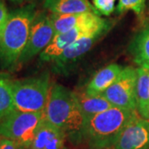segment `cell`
I'll use <instances>...</instances> for the list:
<instances>
[{
	"label": "cell",
	"mask_w": 149,
	"mask_h": 149,
	"mask_svg": "<svg viewBox=\"0 0 149 149\" xmlns=\"http://www.w3.org/2000/svg\"><path fill=\"white\" fill-rule=\"evenodd\" d=\"M146 0H118L117 12L123 13L128 10L133 11L137 15H142L145 8Z\"/></svg>",
	"instance_id": "obj_19"
},
{
	"label": "cell",
	"mask_w": 149,
	"mask_h": 149,
	"mask_svg": "<svg viewBox=\"0 0 149 149\" xmlns=\"http://www.w3.org/2000/svg\"><path fill=\"white\" fill-rule=\"evenodd\" d=\"M136 84L137 69L128 66L123 68L117 80L103 95L113 107L138 111Z\"/></svg>",
	"instance_id": "obj_7"
},
{
	"label": "cell",
	"mask_w": 149,
	"mask_h": 149,
	"mask_svg": "<svg viewBox=\"0 0 149 149\" xmlns=\"http://www.w3.org/2000/svg\"><path fill=\"white\" fill-rule=\"evenodd\" d=\"M63 149H67V148H63Z\"/></svg>",
	"instance_id": "obj_25"
},
{
	"label": "cell",
	"mask_w": 149,
	"mask_h": 149,
	"mask_svg": "<svg viewBox=\"0 0 149 149\" xmlns=\"http://www.w3.org/2000/svg\"><path fill=\"white\" fill-rule=\"evenodd\" d=\"M11 2H13V3H22L23 2L24 0H9Z\"/></svg>",
	"instance_id": "obj_24"
},
{
	"label": "cell",
	"mask_w": 149,
	"mask_h": 149,
	"mask_svg": "<svg viewBox=\"0 0 149 149\" xmlns=\"http://www.w3.org/2000/svg\"><path fill=\"white\" fill-rule=\"evenodd\" d=\"M100 15L94 13H84L75 14H56L52 13L50 17L53 22L56 34L65 32L78 27L81 24L93 21Z\"/></svg>",
	"instance_id": "obj_15"
},
{
	"label": "cell",
	"mask_w": 149,
	"mask_h": 149,
	"mask_svg": "<svg viewBox=\"0 0 149 149\" xmlns=\"http://www.w3.org/2000/svg\"><path fill=\"white\" fill-rule=\"evenodd\" d=\"M110 25L111 23L109 22L99 16L95 20L81 24L70 31L56 34L51 43L40 54V60L44 62H53L63 52L65 49L79 38Z\"/></svg>",
	"instance_id": "obj_6"
},
{
	"label": "cell",
	"mask_w": 149,
	"mask_h": 149,
	"mask_svg": "<svg viewBox=\"0 0 149 149\" xmlns=\"http://www.w3.org/2000/svg\"><path fill=\"white\" fill-rule=\"evenodd\" d=\"M111 25L79 38L72 43L53 61L54 68L59 73H66L67 70L75 64L84 55L87 53L93 45L109 32Z\"/></svg>",
	"instance_id": "obj_9"
},
{
	"label": "cell",
	"mask_w": 149,
	"mask_h": 149,
	"mask_svg": "<svg viewBox=\"0 0 149 149\" xmlns=\"http://www.w3.org/2000/svg\"><path fill=\"white\" fill-rule=\"evenodd\" d=\"M136 100L138 112L149 105V70L141 67L137 69Z\"/></svg>",
	"instance_id": "obj_18"
},
{
	"label": "cell",
	"mask_w": 149,
	"mask_h": 149,
	"mask_svg": "<svg viewBox=\"0 0 149 149\" xmlns=\"http://www.w3.org/2000/svg\"><path fill=\"white\" fill-rule=\"evenodd\" d=\"M45 118L73 140L82 139L85 118L74 92L63 85H52L45 109Z\"/></svg>",
	"instance_id": "obj_1"
},
{
	"label": "cell",
	"mask_w": 149,
	"mask_h": 149,
	"mask_svg": "<svg viewBox=\"0 0 149 149\" xmlns=\"http://www.w3.org/2000/svg\"><path fill=\"white\" fill-rule=\"evenodd\" d=\"M81 113L85 119L113 107L102 95H90L86 92H74Z\"/></svg>",
	"instance_id": "obj_14"
},
{
	"label": "cell",
	"mask_w": 149,
	"mask_h": 149,
	"mask_svg": "<svg viewBox=\"0 0 149 149\" xmlns=\"http://www.w3.org/2000/svg\"><path fill=\"white\" fill-rule=\"evenodd\" d=\"M8 16H9V13L8 12L5 3L2 0H0V37L5 28Z\"/></svg>",
	"instance_id": "obj_21"
},
{
	"label": "cell",
	"mask_w": 149,
	"mask_h": 149,
	"mask_svg": "<svg viewBox=\"0 0 149 149\" xmlns=\"http://www.w3.org/2000/svg\"><path fill=\"white\" fill-rule=\"evenodd\" d=\"M123 67L118 64H110L100 70L86 87L85 92L90 95H102L117 80Z\"/></svg>",
	"instance_id": "obj_12"
},
{
	"label": "cell",
	"mask_w": 149,
	"mask_h": 149,
	"mask_svg": "<svg viewBox=\"0 0 149 149\" xmlns=\"http://www.w3.org/2000/svg\"><path fill=\"white\" fill-rule=\"evenodd\" d=\"M116 0H93V4L99 13L104 16H109L115 8Z\"/></svg>",
	"instance_id": "obj_20"
},
{
	"label": "cell",
	"mask_w": 149,
	"mask_h": 149,
	"mask_svg": "<svg viewBox=\"0 0 149 149\" xmlns=\"http://www.w3.org/2000/svg\"><path fill=\"white\" fill-rule=\"evenodd\" d=\"M115 149H149V121L137 111L114 144Z\"/></svg>",
	"instance_id": "obj_10"
},
{
	"label": "cell",
	"mask_w": 149,
	"mask_h": 149,
	"mask_svg": "<svg viewBox=\"0 0 149 149\" xmlns=\"http://www.w3.org/2000/svg\"><path fill=\"white\" fill-rule=\"evenodd\" d=\"M36 14L35 5L32 3L9 13L0 37V64L3 68H9L18 63L27 45Z\"/></svg>",
	"instance_id": "obj_2"
},
{
	"label": "cell",
	"mask_w": 149,
	"mask_h": 149,
	"mask_svg": "<svg viewBox=\"0 0 149 149\" xmlns=\"http://www.w3.org/2000/svg\"><path fill=\"white\" fill-rule=\"evenodd\" d=\"M0 149H22L19 144L10 140L2 138L0 139Z\"/></svg>",
	"instance_id": "obj_22"
},
{
	"label": "cell",
	"mask_w": 149,
	"mask_h": 149,
	"mask_svg": "<svg viewBox=\"0 0 149 149\" xmlns=\"http://www.w3.org/2000/svg\"><path fill=\"white\" fill-rule=\"evenodd\" d=\"M44 118V113L15 109L0 121V137L16 142L22 149H28Z\"/></svg>",
	"instance_id": "obj_5"
},
{
	"label": "cell",
	"mask_w": 149,
	"mask_h": 149,
	"mask_svg": "<svg viewBox=\"0 0 149 149\" xmlns=\"http://www.w3.org/2000/svg\"><path fill=\"white\" fill-rule=\"evenodd\" d=\"M66 134L43 119L28 149H63Z\"/></svg>",
	"instance_id": "obj_11"
},
{
	"label": "cell",
	"mask_w": 149,
	"mask_h": 149,
	"mask_svg": "<svg viewBox=\"0 0 149 149\" xmlns=\"http://www.w3.org/2000/svg\"><path fill=\"white\" fill-rule=\"evenodd\" d=\"M139 113L143 118H145V119H147V120L149 121V105L146 107L142 111L139 112Z\"/></svg>",
	"instance_id": "obj_23"
},
{
	"label": "cell",
	"mask_w": 149,
	"mask_h": 149,
	"mask_svg": "<svg viewBox=\"0 0 149 149\" xmlns=\"http://www.w3.org/2000/svg\"><path fill=\"white\" fill-rule=\"evenodd\" d=\"M15 109L13 80L8 74L0 72V121Z\"/></svg>",
	"instance_id": "obj_17"
},
{
	"label": "cell",
	"mask_w": 149,
	"mask_h": 149,
	"mask_svg": "<svg viewBox=\"0 0 149 149\" xmlns=\"http://www.w3.org/2000/svg\"><path fill=\"white\" fill-rule=\"evenodd\" d=\"M56 35L53 22L46 13H37L32 22L27 45L19 57L18 63H25L41 54Z\"/></svg>",
	"instance_id": "obj_8"
},
{
	"label": "cell",
	"mask_w": 149,
	"mask_h": 149,
	"mask_svg": "<svg viewBox=\"0 0 149 149\" xmlns=\"http://www.w3.org/2000/svg\"><path fill=\"white\" fill-rule=\"evenodd\" d=\"M137 112L112 107L85 120L82 139L94 149L114 146L120 133Z\"/></svg>",
	"instance_id": "obj_3"
},
{
	"label": "cell",
	"mask_w": 149,
	"mask_h": 149,
	"mask_svg": "<svg viewBox=\"0 0 149 149\" xmlns=\"http://www.w3.org/2000/svg\"><path fill=\"white\" fill-rule=\"evenodd\" d=\"M44 7L56 14L94 13L100 15L89 0H45Z\"/></svg>",
	"instance_id": "obj_13"
},
{
	"label": "cell",
	"mask_w": 149,
	"mask_h": 149,
	"mask_svg": "<svg viewBox=\"0 0 149 149\" xmlns=\"http://www.w3.org/2000/svg\"><path fill=\"white\" fill-rule=\"evenodd\" d=\"M130 52L136 64L149 70V23L135 36L130 45Z\"/></svg>",
	"instance_id": "obj_16"
},
{
	"label": "cell",
	"mask_w": 149,
	"mask_h": 149,
	"mask_svg": "<svg viewBox=\"0 0 149 149\" xmlns=\"http://www.w3.org/2000/svg\"><path fill=\"white\" fill-rule=\"evenodd\" d=\"M51 87L48 73L24 80H13L16 109L23 112L45 113Z\"/></svg>",
	"instance_id": "obj_4"
}]
</instances>
